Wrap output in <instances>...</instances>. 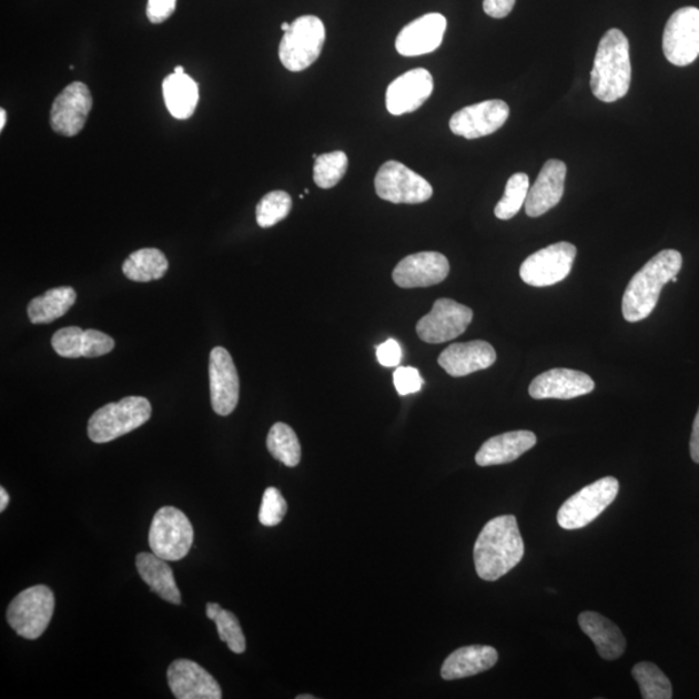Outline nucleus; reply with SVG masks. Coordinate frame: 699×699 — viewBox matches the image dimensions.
I'll use <instances>...</instances> for the list:
<instances>
[{
    "label": "nucleus",
    "instance_id": "1",
    "mask_svg": "<svg viewBox=\"0 0 699 699\" xmlns=\"http://www.w3.org/2000/svg\"><path fill=\"white\" fill-rule=\"evenodd\" d=\"M525 544L515 516L493 518L474 544V565L480 579L495 581L520 563Z\"/></svg>",
    "mask_w": 699,
    "mask_h": 699
},
{
    "label": "nucleus",
    "instance_id": "2",
    "mask_svg": "<svg viewBox=\"0 0 699 699\" xmlns=\"http://www.w3.org/2000/svg\"><path fill=\"white\" fill-rule=\"evenodd\" d=\"M681 267L682 256L672 249L652 256L627 286L621 302L626 321L637 323L647 318L655 311L663 286L678 276Z\"/></svg>",
    "mask_w": 699,
    "mask_h": 699
},
{
    "label": "nucleus",
    "instance_id": "3",
    "mask_svg": "<svg viewBox=\"0 0 699 699\" xmlns=\"http://www.w3.org/2000/svg\"><path fill=\"white\" fill-rule=\"evenodd\" d=\"M632 67L629 43L624 31H606L596 52L590 89L604 103H614L627 95L631 85Z\"/></svg>",
    "mask_w": 699,
    "mask_h": 699
},
{
    "label": "nucleus",
    "instance_id": "4",
    "mask_svg": "<svg viewBox=\"0 0 699 699\" xmlns=\"http://www.w3.org/2000/svg\"><path fill=\"white\" fill-rule=\"evenodd\" d=\"M152 416L151 402L143 396H128L99 408L89 419L92 442L108 443L143 426Z\"/></svg>",
    "mask_w": 699,
    "mask_h": 699
},
{
    "label": "nucleus",
    "instance_id": "5",
    "mask_svg": "<svg viewBox=\"0 0 699 699\" xmlns=\"http://www.w3.org/2000/svg\"><path fill=\"white\" fill-rule=\"evenodd\" d=\"M325 43V27L316 16H301L291 23L280 42L278 58L291 72H302L321 57Z\"/></svg>",
    "mask_w": 699,
    "mask_h": 699
},
{
    "label": "nucleus",
    "instance_id": "6",
    "mask_svg": "<svg viewBox=\"0 0 699 699\" xmlns=\"http://www.w3.org/2000/svg\"><path fill=\"white\" fill-rule=\"evenodd\" d=\"M54 611V595L47 586H34L16 596L8 606L7 620L16 634L37 640L50 626Z\"/></svg>",
    "mask_w": 699,
    "mask_h": 699
},
{
    "label": "nucleus",
    "instance_id": "7",
    "mask_svg": "<svg viewBox=\"0 0 699 699\" xmlns=\"http://www.w3.org/2000/svg\"><path fill=\"white\" fill-rule=\"evenodd\" d=\"M619 482L614 477H605L581 488L565 502L557 513V523L565 530H578L592 524L601 513L616 500Z\"/></svg>",
    "mask_w": 699,
    "mask_h": 699
},
{
    "label": "nucleus",
    "instance_id": "8",
    "mask_svg": "<svg viewBox=\"0 0 699 699\" xmlns=\"http://www.w3.org/2000/svg\"><path fill=\"white\" fill-rule=\"evenodd\" d=\"M193 536L191 520L182 510L163 507L153 517L148 543L155 556L179 561L190 554Z\"/></svg>",
    "mask_w": 699,
    "mask_h": 699
},
{
    "label": "nucleus",
    "instance_id": "9",
    "mask_svg": "<svg viewBox=\"0 0 699 699\" xmlns=\"http://www.w3.org/2000/svg\"><path fill=\"white\" fill-rule=\"evenodd\" d=\"M377 196L393 204H423L433 196V186L422 175L398 161H387L375 178Z\"/></svg>",
    "mask_w": 699,
    "mask_h": 699
},
{
    "label": "nucleus",
    "instance_id": "10",
    "mask_svg": "<svg viewBox=\"0 0 699 699\" xmlns=\"http://www.w3.org/2000/svg\"><path fill=\"white\" fill-rule=\"evenodd\" d=\"M665 57L676 67H688L699 57V10L683 7L672 13L663 33Z\"/></svg>",
    "mask_w": 699,
    "mask_h": 699
},
{
    "label": "nucleus",
    "instance_id": "11",
    "mask_svg": "<svg viewBox=\"0 0 699 699\" xmlns=\"http://www.w3.org/2000/svg\"><path fill=\"white\" fill-rule=\"evenodd\" d=\"M577 247L557 243L527 256L519 269L520 278L528 285L544 287L558 284L570 275Z\"/></svg>",
    "mask_w": 699,
    "mask_h": 699
},
{
    "label": "nucleus",
    "instance_id": "12",
    "mask_svg": "<svg viewBox=\"0 0 699 699\" xmlns=\"http://www.w3.org/2000/svg\"><path fill=\"white\" fill-rule=\"evenodd\" d=\"M472 321V308L454 300L440 298L434 302L429 314L419 318L416 332L427 344H443L462 336Z\"/></svg>",
    "mask_w": 699,
    "mask_h": 699
},
{
    "label": "nucleus",
    "instance_id": "13",
    "mask_svg": "<svg viewBox=\"0 0 699 699\" xmlns=\"http://www.w3.org/2000/svg\"><path fill=\"white\" fill-rule=\"evenodd\" d=\"M92 109L90 89L82 82H73L54 99L50 124L57 134L72 138L83 130Z\"/></svg>",
    "mask_w": 699,
    "mask_h": 699
},
{
    "label": "nucleus",
    "instance_id": "14",
    "mask_svg": "<svg viewBox=\"0 0 699 699\" xmlns=\"http://www.w3.org/2000/svg\"><path fill=\"white\" fill-rule=\"evenodd\" d=\"M509 107L503 100H486L460 109L449 120V129L457 136L478 139L494 134L504 126Z\"/></svg>",
    "mask_w": 699,
    "mask_h": 699
},
{
    "label": "nucleus",
    "instance_id": "15",
    "mask_svg": "<svg viewBox=\"0 0 699 699\" xmlns=\"http://www.w3.org/2000/svg\"><path fill=\"white\" fill-rule=\"evenodd\" d=\"M210 396L215 414L229 416L237 407L240 379L235 363L224 347H215L209 361Z\"/></svg>",
    "mask_w": 699,
    "mask_h": 699
},
{
    "label": "nucleus",
    "instance_id": "16",
    "mask_svg": "<svg viewBox=\"0 0 699 699\" xmlns=\"http://www.w3.org/2000/svg\"><path fill=\"white\" fill-rule=\"evenodd\" d=\"M449 274V262L437 252L411 254L393 271L394 283L404 290L426 287L445 282Z\"/></svg>",
    "mask_w": 699,
    "mask_h": 699
},
{
    "label": "nucleus",
    "instance_id": "17",
    "mask_svg": "<svg viewBox=\"0 0 699 699\" xmlns=\"http://www.w3.org/2000/svg\"><path fill=\"white\" fill-rule=\"evenodd\" d=\"M434 90L433 75L429 70L417 68L396 78L386 91V108L393 115H402L417 111Z\"/></svg>",
    "mask_w": 699,
    "mask_h": 699
},
{
    "label": "nucleus",
    "instance_id": "18",
    "mask_svg": "<svg viewBox=\"0 0 699 699\" xmlns=\"http://www.w3.org/2000/svg\"><path fill=\"white\" fill-rule=\"evenodd\" d=\"M168 681L178 699H221L220 683L205 668L190 659H176L169 666Z\"/></svg>",
    "mask_w": 699,
    "mask_h": 699
},
{
    "label": "nucleus",
    "instance_id": "19",
    "mask_svg": "<svg viewBox=\"0 0 699 699\" xmlns=\"http://www.w3.org/2000/svg\"><path fill=\"white\" fill-rule=\"evenodd\" d=\"M447 20L440 13H427L412 21L396 37L395 49L402 57L414 58L432 53L443 42Z\"/></svg>",
    "mask_w": 699,
    "mask_h": 699
},
{
    "label": "nucleus",
    "instance_id": "20",
    "mask_svg": "<svg viewBox=\"0 0 699 699\" xmlns=\"http://www.w3.org/2000/svg\"><path fill=\"white\" fill-rule=\"evenodd\" d=\"M595 388L594 379L586 373L555 368L541 373L534 378L528 393L534 399H574L578 396L592 393Z\"/></svg>",
    "mask_w": 699,
    "mask_h": 699
},
{
    "label": "nucleus",
    "instance_id": "21",
    "mask_svg": "<svg viewBox=\"0 0 699 699\" xmlns=\"http://www.w3.org/2000/svg\"><path fill=\"white\" fill-rule=\"evenodd\" d=\"M566 173L563 161L549 160L544 163L539 176L527 193L525 209L528 216H541L558 205L565 192Z\"/></svg>",
    "mask_w": 699,
    "mask_h": 699
},
{
    "label": "nucleus",
    "instance_id": "22",
    "mask_svg": "<svg viewBox=\"0 0 699 699\" xmlns=\"http://www.w3.org/2000/svg\"><path fill=\"white\" fill-rule=\"evenodd\" d=\"M52 347L58 355L77 359V357H99L114 348V340L108 334L80 326H68L53 334Z\"/></svg>",
    "mask_w": 699,
    "mask_h": 699
},
{
    "label": "nucleus",
    "instance_id": "23",
    "mask_svg": "<svg viewBox=\"0 0 699 699\" xmlns=\"http://www.w3.org/2000/svg\"><path fill=\"white\" fill-rule=\"evenodd\" d=\"M496 362V352L486 341H470L454 344L443 350L438 363L449 376L464 377L470 373L487 369Z\"/></svg>",
    "mask_w": 699,
    "mask_h": 699
},
{
    "label": "nucleus",
    "instance_id": "24",
    "mask_svg": "<svg viewBox=\"0 0 699 699\" xmlns=\"http://www.w3.org/2000/svg\"><path fill=\"white\" fill-rule=\"evenodd\" d=\"M536 445V435L528 430H517L496 435L482 445L476 463L479 466L503 465L516 462Z\"/></svg>",
    "mask_w": 699,
    "mask_h": 699
},
{
    "label": "nucleus",
    "instance_id": "25",
    "mask_svg": "<svg viewBox=\"0 0 699 699\" xmlns=\"http://www.w3.org/2000/svg\"><path fill=\"white\" fill-rule=\"evenodd\" d=\"M499 655L487 645H472L450 652L442 666L440 675L445 680L470 678V676L485 672L493 668Z\"/></svg>",
    "mask_w": 699,
    "mask_h": 699
},
{
    "label": "nucleus",
    "instance_id": "26",
    "mask_svg": "<svg viewBox=\"0 0 699 699\" xmlns=\"http://www.w3.org/2000/svg\"><path fill=\"white\" fill-rule=\"evenodd\" d=\"M579 626L594 641L598 655L606 660H616L624 656L626 639L611 620L595 611H585L579 616Z\"/></svg>",
    "mask_w": 699,
    "mask_h": 699
},
{
    "label": "nucleus",
    "instance_id": "27",
    "mask_svg": "<svg viewBox=\"0 0 699 699\" xmlns=\"http://www.w3.org/2000/svg\"><path fill=\"white\" fill-rule=\"evenodd\" d=\"M136 569L152 592L158 594L162 600L170 604H182L181 590H179L174 573L168 565L166 559L142 551L136 556Z\"/></svg>",
    "mask_w": 699,
    "mask_h": 699
},
{
    "label": "nucleus",
    "instance_id": "28",
    "mask_svg": "<svg viewBox=\"0 0 699 699\" xmlns=\"http://www.w3.org/2000/svg\"><path fill=\"white\" fill-rule=\"evenodd\" d=\"M163 100L176 120H189L199 104V85L190 75L170 74L162 83Z\"/></svg>",
    "mask_w": 699,
    "mask_h": 699
},
{
    "label": "nucleus",
    "instance_id": "29",
    "mask_svg": "<svg viewBox=\"0 0 699 699\" xmlns=\"http://www.w3.org/2000/svg\"><path fill=\"white\" fill-rule=\"evenodd\" d=\"M77 301L73 287H52L29 302L28 316L33 324H49L64 316Z\"/></svg>",
    "mask_w": 699,
    "mask_h": 699
},
{
    "label": "nucleus",
    "instance_id": "30",
    "mask_svg": "<svg viewBox=\"0 0 699 699\" xmlns=\"http://www.w3.org/2000/svg\"><path fill=\"white\" fill-rule=\"evenodd\" d=\"M168 270L166 255L154 247L140 249V251L130 254L122 264L123 275L136 283L160 280Z\"/></svg>",
    "mask_w": 699,
    "mask_h": 699
},
{
    "label": "nucleus",
    "instance_id": "31",
    "mask_svg": "<svg viewBox=\"0 0 699 699\" xmlns=\"http://www.w3.org/2000/svg\"><path fill=\"white\" fill-rule=\"evenodd\" d=\"M267 448L272 457L290 468H294L301 462V445L297 434L290 425L276 423L271 427L267 437Z\"/></svg>",
    "mask_w": 699,
    "mask_h": 699
},
{
    "label": "nucleus",
    "instance_id": "32",
    "mask_svg": "<svg viewBox=\"0 0 699 699\" xmlns=\"http://www.w3.org/2000/svg\"><path fill=\"white\" fill-rule=\"evenodd\" d=\"M634 679L639 683L644 699L672 698L671 681L655 663L640 662L634 667Z\"/></svg>",
    "mask_w": 699,
    "mask_h": 699
},
{
    "label": "nucleus",
    "instance_id": "33",
    "mask_svg": "<svg viewBox=\"0 0 699 699\" xmlns=\"http://www.w3.org/2000/svg\"><path fill=\"white\" fill-rule=\"evenodd\" d=\"M528 190H530V179L525 173H517L509 178L503 199L497 202L495 215L502 221L511 220L525 205Z\"/></svg>",
    "mask_w": 699,
    "mask_h": 699
},
{
    "label": "nucleus",
    "instance_id": "34",
    "mask_svg": "<svg viewBox=\"0 0 699 699\" xmlns=\"http://www.w3.org/2000/svg\"><path fill=\"white\" fill-rule=\"evenodd\" d=\"M348 159L345 152L334 151L317 155L314 165V182L318 189L330 190L345 176Z\"/></svg>",
    "mask_w": 699,
    "mask_h": 699
},
{
    "label": "nucleus",
    "instance_id": "35",
    "mask_svg": "<svg viewBox=\"0 0 699 699\" xmlns=\"http://www.w3.org/2000/svg\"><path fill=\"white\" fill-rule=\"evenodd\" d=\"M293 201L285 191H272L263 196L256 205V223L262 229H270L290 215Z\"/></svg>",
    "mask_w": 699,
    "mask_h": 699
},
{
    "label": "nucleus",
    "instance_id": "36",
    "mask_svg": "<svg viewBox=\"0 0 699 699\" xmlns=\"http://www.w3.org/2000/svg\"><path fill=\"white\" fill-rule=\"evenodd\" d=\"M214 621L220 639L229 645L231 651L243 655L246 650V640L235 614L222 609Z\"/></svg>",
    "mask_w": 699,
    "mask_h": 699
},
{
    "label": "nucleus",
    "instance_id": "37",
    "mask_svg": "<svg viewBox=\"0 0 699 699\" xmlns=\"http://www.w3.org/2000/svg\"><path fill=\"white\" fill-rule=\"evenodd\" d=\"M286 510L287 504L282 493L275 487H269L262 497L260 523L267 527L277 526L285 517Z\"/></svg>",
    "mask_w": 699,
    "mask_h": 699
},
{
    "label": "nucleus",
    "instance_id": "38",
    "mask_svg": "<svg viewBox=\"0 0 699 699\" xmlns=\"http://www.w3.org/2000/svg\"><path fill=\"white\" fill-rule=\"evenodd\" d=\"M394 385L399 395L415 394L422 391L424 379L416 368L399 367L394 372Z\"/></svg>",
    "mask_w": 699,
    "mask_h": 699
},
{
    "label": "nucleus",
    "instance_id": "39",
    "mask_svg": "<svg viewBox=\"0 0 699 699\" xmlns=\"http://www.w3.org/2000/svg\"><path fill=\"white\" fill-rule=\"evenodd\" d=\"M176 0H148L146 18L152 23L165 22L174 13Z\"/></svg>",
    "mask_w": 699,
    "mask_h": 699
},
{
    "label": "nucleus",
    "instance_id": "40",
    "mask_svg": "<svg viewBox=\"0 0 699 699\" xmlns=\"http://www.w3.org/2000/svg\"><path fill=\"white\" fill-rule=\"evenodd\" d=\"M402 347L395 340L391 338L377 347V359L383 367H396L402 361Z\"/></svg>",
    "mask_w": 699,
    "mask_h": 699
},
{
    "label": "nucleus",
    "instance_id": "41",
    "mask_svg": "<svg viewBox=\"0 0 699 699\" xmlns=\"http://www.w3.org/2000/svg\"><path fill=\"white\" fill-rule=\"evenodd\" d=\"M516 0H484V11L489 18L504 19L515 8Z\"/></svg>",
    "mask_w": 699,
    "mask_h": 699
},
{
    "label": "nucleus",
    "instance_id": "42",
    "mask_svg": "<svg viewBox=\"0 0 699 699\" xmlns=\"http://www.w3.org/2000/svg\"><path fill=\"white\" fill-rule=\"evenodd\" d=\"M690 456H691V460L699 464V409L695 418L693 432H691Z\"/></svg>",
    "mask_w": 699,
    "mask_h": 699
},
{
    "label": "nucleus",
    "instance_id": "43",
    "mask_svg": "<svg viewBox=\"0 0 699 699\" xmlns=\"http://www.w3.org/2000/svg\"><path fill=\"white\" fill-rule=\"evenodd\" d=\"M222 610L220 604L216 602H209L206 604V617L209 619L214 620L215 617L217 616V614H220V611Z\"/></svg>",
    "mask_w": 699,
    "mask_h": 699
},
{
    "label": "nucleus",
    "instance_id": "44",
    "mask_svg": "<svg viewBox=\"0 0 699 699\" xmlns=\"http://www.w3.org/2000/svg\"><path fill=\"white\" fill-rule=\"evenodd\" d=\"M10 503V495L6 492V488H0V511H4Z\"/></svg>",
    "mask_w": 699,
    "mask_h": 699
},
{
    "label": "nucleus",
    "instance_id": "45",
    "mask_svg": "<svg viewBox=\"0 0 699 699\" xmlns=\"http://www.w3.org/2000/svg\"><path fill=\"white\" fill-rule=\"evenodd\" d=\"M7 123V112L6 109H0V131H3Z\"/></svg>",
    "mask_w": 699,
    "mask_h": 699
},
{
    "label": "nucleus",
    "instance_id": "46",
    "mask_svg": "<svg viewBox=\"0 0 699 699\" xmlns=\"http://www.w3.org/2000/svg\"><path fill=\"white\" fill-rule=\"evenodd\" d=\"M174 73L176 74H184V68L183 67H176L174 70Z\"/></svg>",
    "mask_w": 699,
    "mask_h": 699
},
{
    "label": "nucleus",
    "instance_id": "47",
    "mask_svg": "<svg viewBox=\"0 0 699 699\" xmlns=\"http://www.w3.org/2000/svg\"><path fill=\"white\" fill-rule=\"evenodd\" d=\"M290 28H291V23L283 22L282 29H283L284 33H285V31L290 30Z\"/></svg>",
    "mask_w": 699,
    "mask_h": 699
},
{
    "label": "nucleus",
    "instance_id": "48",
    "mask_svg": "<svg viewBox=\"0 0 699 699\" xmlns=\"http://www.w3.org/2000/svg\"><path fill=\"white\" fill-rule=\"evenodd\" d=\"M315 698H316L315 696H308V695L297 697V699H315Z\"/></svg>",
    "mask_w": 699,
    "mask_h": 699
},
{
    "label": "nucleus",
    "instance_id": "49",
    "mask_svg": "<svg viewBox=\"0 0 699 699\" xmlns=\"http://www.w3.org/2000/svg\"><path fill=\"white\" fill-rule=\"evenodd\" d=\"M671 282H672V283H678V277H676V276H675V277L671 280Z\"/></svg>",
    "mask_w": 699,
    "mask_h": 699
}]
</instances>
